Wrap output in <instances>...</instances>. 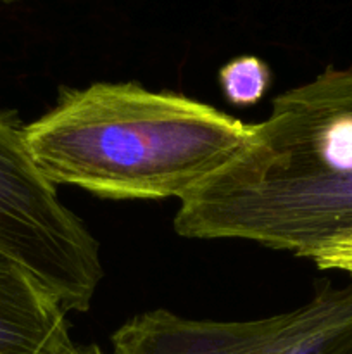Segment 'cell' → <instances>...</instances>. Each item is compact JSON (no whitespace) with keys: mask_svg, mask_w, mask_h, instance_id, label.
<instances>
[{"mask_svg":"<svg viewBox=\"0 0 352 354\" xmlns=\"http://www.w3.org/2000/svg\"><path fill=\"white\" fill-rule=\"evenodd\" d=\"M75 346L68 318H31L0 310V354H64Z\"/></svg>","mask_w":352,"mask_h":354,"instance_id":"obj_5","label":"cell"},{"mask_svg":"<svg viewBox=\"0 0 352 354\" xmlns=\"http://www.w3.org/2000/svg\"><path fill=\"white\" fill-rule=\"evenodd\" d=\"M313 261L321 270H342L352 275V237L335 242L333 245L314 256Z\"/></svg>","mask_w":352,"mask_h":354,"instance_id":"obj_8","label":"cell"},{"mask_svg":"<svg viewBox=\"0 0 352 354\" xmlns=\"http://www.w3.org/2000/svg\"><path fill=\"white\" fill-rule=\"evenodd\" d=\"M110 342L113 354H352V286H326L297 310L248 322L148 311Z\"/></svg>","mask_w":352,"mask_h":354,"instance_id":"obj_4","label":"cell"},{"mask_svg":"<svg viewBox=\"0 0 352 354\" xmlns=\"http://www.w3.org/2000/svg\"><path fill=\"white\" fill-rule=\"evenodd\" d=\"M64 354H104V351L97 344H86V346L75 344L68 353Z\"/></svg>","mask_w":352,"mask_h":354,"instance_id":"obj_9","label":"cell"},{"mask_svg":"<svg viewBox=\"0 0 352 354\" xmlns=\"http://www.w3.org/2000/svg\"><path fill=\"white\" fill-rule=\"evenodd\" d=\"M176 234L311 258L352 237V71L326 69L273 100L237 156L179 201Z\"/></svg>","mask_w":352,"mask_h":354,"instance_id":"obj_1","label":"cell"},{"mask_svg":"<svg viewBox=\"0 0 352 354\" xmlns=\"http://www.w3.org/2000/svg\"><path fill=\"white\" fill-rule=\"evenodd\" d=\"M0 252L66 311L90 310L104 277L99 244L59 201L28 151L23 128L6 114H0Z\"/></svg>","mask_w":352,"mask_h":354,"instance_id":"obj_3","label":"cell"},{"mask_svg":"<svg viewBox=\"0 0 352 354\" xmlns=\"http://www.w3.org/2000/svg\"><path fill=\"white\" fill-rule=\"evenodd\" d=\"M219 85L231 106H254L271 85V69L257 55H240L219 69Z\"/></svg>","mask_w":352,"mask_h":354,"instance_id":"obj_7","label":"cell"},{"mask_svg":"<svg viewBox=\"0 0 352 354\" xmlns=\"http://www.w3.org/2000/svg\"><path fill=\"white\" fill-rule=\"evenodd\" d=\"M0 310L45 320L68 315L52 294L3 252H0Z\"/></svg>","mask_w":352,"mask_h":354,"instance_id":"obj_6","label":"cell"},{"mask_svg":"<svg viewBox=\"0 0 352 354\" xmlns=\"http://www.w3.org/2000/svg\"><path fill=\"white\" fill-rule=\"evenodd\" d=\"M251 128L179 93L102 82L62 90L23 133L54 185L104 199L183 201L240 152Z\"/></svg>","mask_w":352,"mask_h":354,"instance_id":"obj_2","label":"cell"}]
</instances>
